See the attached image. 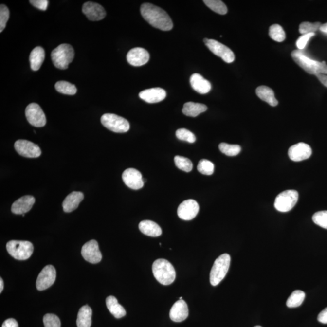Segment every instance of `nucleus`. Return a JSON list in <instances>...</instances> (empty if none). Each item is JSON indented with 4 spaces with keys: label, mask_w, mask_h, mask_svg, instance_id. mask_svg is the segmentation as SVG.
Returning <instances> with one entry per match:
<instances>
[{
    "label": "nucleus",
    "mask_w": 327,
    "mask_h": 327,
    "mask_svg": "<svg viewBox=\"0 0 327 327\" xmlns=\"http://www.w3.org/2000/svg\"><path fill=\"white\" fill-rule=\"evenodd\" d=\"M219 148L220 152L229 157L236 156L241 151V146L239 145H229V144L224 143L220 144Z\"/></svg>",
    "instance_id": "nucleus-34"
},
{
    "label": "nucleus",
    "mask_w": 327,
    "mask_h": 327,
    "mask_svg": "<svg viewBox=\"0 0 327 327\" xmlns=\"http://www.w3.org/2000/svg\"><path fill=\"white\" fill-rule=\"evenodd\" d=\"M199 210V205L196 200H187L182 202L178 207L177 214L180 219L190 220L197 217Z\"/></svg>",
    "instance_id": "nucleus-14"
},
{
    "label": "nucleus",
    "mask_w": 327,
    "mask_h": 327,
    "mask_svg": "<svg viewBox=\"0 0 327 327\" xmlns=\"http://www.w3.org/2000/svg\"><path fill=\"white\" fill-rule=\"evenodd\" d=\"M74 56L75 51L73 47L68 44H60L51 53V58L54 66L61 70L68 69Z\"/></svg>",
    "instance_id": "nucleus-4"
},
{
    "label": "nucleus",
    "mask_w": 327,
    "mask_h": 327,
    "mask_svg": "<svg viewBox=\"0 0 327 327\" xmlns=\"http://www.w3.org/2000/svg\"><path fill=\"white\" fill-rule=\"evenodd\" d=\"M43 323L45 327H61L60 319L54 314H46L44 315Z\"/></svg>",
    "instance_id": "nucleus-39"
},
{
    "label": "nucleus",
    "mask_w": 327,
    "mask_h": 327,
    "mask_svg": "<svg viewBox=\"0 0 327 327\" xmlns=\"http://www.w3.org/2000/svg\"><path fill=\"white\" fill-rule=\"evenodd\" d=\"M149 59V53L145 49L142 48H135L131 49L127 54L128 63L136 67L145 65L148 63Z\"/></svg>",
    "instance_id": "nucleus-18"
},
{
    "label": "nucleus",
    "mask_w": 327,
    "mask_h": 327,
    "mask_svg": "<svg viewBox=\"0 0 327 327\" xmlns=\"http://www.w3.org/2000/svg\"><path fill=\"white\" fill-rule=\"evenodd\" d=\"M166 95L167 93L164 89L160 88L146 89L139 93L141 99L150 104L160 102L164 100Z\"/></svg>",
    "instance_id": "nucleus-21"
},
{
    "label": "nucleus",
    "mask_w": 327,
    "mask_h": 327,
    "mask_svg": "<svg viewBox=\"0 0 327 327\" xmlns=\"http://www.w3.org/2000/svg\"><path fill=\"white\" fill-rule=\"evenodd\" d=\"M82 11L91 21H100L105 18L106 16V12L104 7L96 2L91 1L85 2L83 4Z\"/></svg>",
    "instance_id": "nucleus-16"
},
{
    "label": "nucleus",
    "mask_w": 327,
    "mask_h": 327,
    "mask_svg": "<svg viewBox=\"0 0 327 327\" xmlns=\"http://www.w3.org/2000/svg\"><path fill=\"white\" fill-rule=\"evenodd\" d=\"M81 254L86 261L91 264H97L102 259V254L95 240H91L83 245Z\"/></svg>",
    "instance_id": "nucleus-13"
},
{
    "label": "nucleus",
    "mask_w": 327,
    "mask_h": 327,
    "mask_svg": "<svg viewBox=\"0 0 327 327\" xmlns=\"http://www.w3.org/2000/svg\"><path fill=\"white\" fill-rule=\"evenodd\" d=\"M176 136L180 140L187 141L189 143H195L197 138L192 132L185 128H180L176 132Z\"/></svg>",
    "instance_id": "nucleus-38"
},
{
    "label": "nucleus",
    "mask_w": 327,
    "mask_h": 327,
    "mask_svg": "<svg viewBox=\"0 0 327 327\" xmlns=\"http://www.w3.org/2000/svg\"><path fill=\"white\" fill-rule=\"evenodd\" d=\"M269 36L274 41L282 42L286 39V33L282 26L279 24H273L270 27Z\"/></svg>",
    "instance_id": "nucleus-33"
},
{
    "label": "nucleus",
    "mask_w": 327,
    "mask_h": 327,
    "mask_svg": "<svg viewBox=\"0 0 327 327\" xmlns=\"http://www.w3.org/2000/svg\"><path fill=\"white\" fill-rule=\"evenodd\" d=\"M299 194L294 190H289L280 193L274 201V207L277 211L288 212L295 206L298 202Z\"/></svg>",
    "instance_id": "nucleus-8"
},
{
    "label": "nucleus",
    "mask_w": 327,
    "mask_h": 327,
    "mask_svg": "<svg viewBox=\"0 0 327 327\" xmlns=\"http://www.w3.org/2000/svg\"><path fill=\"white\" fill-rule=\"evenodd\" d=\"M204 42L212 53L221 58L226 63H231L234 61L235 54L227 46L215 39L204 38Z\"/></svg>",
    "instance_id": "nucleus-9"
},
{
    "label": "nucleus",
    "mask_w": 327,
    "mask_h": 327,
    "mask_svg": "<svg viewBox=\"0 0 327 327\" xmlns=\"http://www.w3.org/2000/svg\"><path fill=\"white\" fill-rule=\"evenodd\" d=\"M261 327V326H256V327Z\"/></svg>",
    "instance_id": "nucleus-49"
},
{
    "label": "nucleus",
    "mask_w": 327,
    "mask_h": 327,
    "mask_svg": "<svg viewBox=\"0 0 327 327\" xmlns=\"http://www.w3.org/2000/svg\"><path fill=\"white\" fill-rule=\"evenodd\" d=\"M316 76L318 78L319 81L327 88V76L325 74L323 73H317Z\"/></svg>",
    "instance_id": "nucleus-46"
},
{
    "label": "nucleus",
    "mask_w": 327,
    "mask_h": 327,
    "mask_svg": "<svg viewBox=\"0 0 327 327\" xmlns=\"http://www.w3.org/2000/svg\"><path fill=\"white\" fill-rule=\"evenodd\" d=\"M6 249L12 257L21 261L29 259L34 252L33 244L26 241L12 240L7 242Z\"/></svg>",
    "instance_id": "nucleus-6"
},
{
    "label": "nucleus",
    "mask_w": 327,
    "mask_h": 327,
    "mask_svg": "<svg viewBox=\"0 0 327 327\" xmlns=\"http://www.w3.org/2000/svg\"><path fill=\"white\" fill-rule=\"evenodd\" d=\"M289 157L293 162H299L308 159L311 157L312 150L310 146L306 143H299L292 145L289 150Z\"/></svg>",
    "instance_id": "nucleus-17"
},
{
    "label": "nucleus",
    "mask_w": 327,
    "mask_h": 327,
    "mask_svg": "<svg viewBox=\"0 0 327 327\" xmlns=\"http://www.w3.org/2000/svg\"><path fill=\"white\" fill-rule=\"evenodd\" d=\"M3 288H4V283H3V280L2 279L0 278V293H2V291H3Z\"/></svg>",
    "instance_id": "nucleus-48"
},
{
    "label": "nucleus",
    "mask_w": 327,
    "mask_h": 327,
    "mask_svg": "<svg viewBox=\"0 0 327 327\" xmlns=\"http://www.w3.org/2000/svg\"><path fill=\"white\" fill-rule=\"evenodd\" d=\"M319 30H320L322 32H323V33L327 34V23L322 24Z\"/></svg>",
    "instance_id": "nucleus-47"
},
{
    "label": "nucleus",
    "mask_w": 327,
    "mask_h": 327,
    "mask_svg": "<svg viewBox=\"0 0 327 327\" xmlns=\"http://www.w3.org/2000/svg\"><path fill=\"white\" fill-rule=\"evenodd\" d=\"M122 178L125 184L133 190L140 189L145 184L142 175L135 168L126 169L123 173Z\"/></svg>",
    "instance_id": "nucleus-15"
},
{
    "label": "nucleus",
    "mask_w": 327,
    "mask_h": 327,
    "mask_svg": "<svg viewBox=\"0 0 327 327\" xmlns=\"http://www.w3.org/2000/svg\"><path fill=\"white\" fill-rule=\"evenodd\" d=\"M84 196L80 192H73L67 196L63 202L64 212L70 213L77 209Z\"/></svg>",
    "instance_id": "nucleus-23"
},
{
    "label": "nucleus",
    "mask_w": 327,
    "mask_h": 327,
    "mask_svg": "<svg viewBox=\"0 0 327 327\" xmlns=\"http://www.w3.org/2000/svg\"><path fill=\"white\" fill-rule=\"evenodd\" d=\"M36 199L31 195L24 196L19 198L12 205V213L16 215H24L31 210Z\"/></svg>",
    "instance_id": "nucleus-20"
},
{
    "label": "nucleus",
    "mask_w": 327,
    "mask_h": 327,
    "mask_svg": "<svg viewBox=\"0 0 327 327\" xmlns=\"http://www.w3.org/2000/svg\"><path fill=\"white\" fill-rule=\"evenodd\" d=\"M191 86L198 93L206 94L212 89L211 83L198 73L193 74L190 79Z\"/></svg>",
    "instance_id": "nucleus-22"
},
{
    "label": "nucleus",
    "mask_w": 327,
    "mask_h": 327,
    "mask_svg": "<svg viewBox=\"0 0 327 327\" xmlns=\"http://www.w3.org/2000/svg\"><path fill=\"white\" fill-rule=\"evenodd\" d=\"M56 277V270L49 265L42 270L36 279V287L39 291H43L53 286Z\"/></svg>",
    "instance_id": "nucleus-11"
},
{
    "label": "nucleus",
    "mask_w": 327,
    "mask_h": 327,
    "mask_svg": "<svg viewBox=\"0 0 327 327\" xmlns=\"http://www.w3.org/2000/svg\"><path fill=\"white\" fill-rule=\"evenodd\" d=\"M45 58V52L41 47H36L32 51L30 54L29 60L31 68L34 71H38L43 64Z\"/></svg>",
    "instance_id": "nucleus-25"
},
{
    "label": "nucleus",
    "mask_w": 327,
    "mask_h": 327,
    "mask_svg": "<svg viewBox=\"0 0 327 327\" xmlns=\"http://www.w3.org/2000/svg\"><path fill=\"white\" fill-rule=\"evenodd\" d=\"M101 122L108 129L115 133H126L130 129V124L126 119L113 113L101 116Z\"/></svg>",
    "instance_id": "nucleus-7"
},
{
    "label": "nucleus",
    "mask_w": 327,
    "mask_h": 327,
    "mask_svg": "<svg viewBox=\"0 0 327 327\" xmlns=\"http://www.w3.org/2000/svg\"><path fill=\"white\" fill-rule=\"evenodd\" d=\"M318 320L319 323L327 324V307L319 314Z\"/></svg>",
    "instance_id": "nucleus-44"
},
{
    "label": "nucleus",
    "mask_w": 327,
    "mask_h": 327,
    "mask_svg": "<svg viewBox=\"0 0 327 327\" xmlns=\"http://www.w3.org/2000/svg\"><path fill=\"white\" fill-rule=\"evenodd\" d=\"M189 316V309L184 300L180 299L173 305L170 311L171 320L181 323L185 320Z\"/></svg>",
    "instance_id": "nucleus-19"
},
{
    "label": "nucleus",
    "mask_w": 327,
    "mask_h": 327,
    "mask_svg": "<svg viewBox=\"0 0 327 327\" xmlns=\"http://www.w3.org/2000/svg\"><path fill=\"white\" fill-rule=\"evenodd\" d=\"M231 257L224 254L218 257L215 261L210 274V282L213 286H217L224 279L229 271Z\"/></svg>",
    "instance_id": "nucleus-5"
},
{
    "label": "nucleus",
    "mask_w": 327,
    "mask_h": 327,
    "mask_svg": "<svg viewBox=\"0 0 327 327\" xmlns=\"http://www.w3.org/2000/svg\"><path fill=\"white\" fill-rule=\"evenodd\" d=\"M207 110V106L203 104L188 102L184 104L182 113L187 116L196 117Z\"/></svg>",
    "instance_id": "nucleus-29"
},
{
    "label": "nucleus",
    "mask_w": 327,
    "mask_h": 327,
    "mask_svg": "<svg viewBox=\"0 0 327 327\" xmlns=\"http://www.w3.org/2000/svg\"><path fill=\"white\" fill-rule=\"evenodd\" d=\"M152 271L156 279L164 286L172 284L176 278L174 267L164 259L156 260L153 264Z\"/></svg>",
    "instance_id": "nucleus-3"
},
{
    "label": "nucleus",
    "mask_w": 327,
    "mask_h": 327,
    "mask_svg": "<svg viewBox=\"0 0 327 327\" xmlns=\"http://www.w3.org/2000/svg\"><path fill=\"white\" fill-rule=\"evenodd\" d=\"M92 310L90 307L84 306L79 310L76 324L78 327H91Z\"/></svg>",
    "instance_id": "nucleus-28"
},
{
    "label": "nucleus",
    "mask_w": 327,
    "mask_h": 327,
    "mask_svg": "<svg viewBox=\"0 0 327 327\" xmlns=\"http://www.w3.org/2000/svg\"><path fill=\"white\" fill-rule=\"evenodd\" d=\"M139 229L143 234L148 236L158 237L162 234V230L160 225L152 220H143L139 224Z\"/></svg>",
    "instance_id": "nucleus-24"
},
{
    "label": "nucleus",
    "mask_w": 327,
    "mask_h": 327,
    "mask_svg": "<svg viewBox=\"0 0 327 327\" xmlns=\"http://www.w3.org/2000/svg\"><path fill=\"white\" fill-rule=\"evenodd\" d=\"M291 56L302 69L311 75H316L317 73H323L327 75V65L325 61L319 62L309 58L304 52L301 50L293 51Z\"/></svg>",
    "instance_id": "nucleus-2"
},
{
    "label": "nucleus",
    "mask_w": 327,
    "mask_h": 327,
    "mask_svg": "<svg viewBox=\"0 0 327 327\" xmlns=\"http://www.w3.org/2000/svg\"><path fill=\"white\" fill-rule=\"evenodd\" d=\"M141 14L151 26L164 31L172 30L173 24L167 12L160 7L150 3L141 5Z\"/></svg>",
    "instance_id": "nucleus-1"
},
{
    "label": "nucleus",
    "mask_w": 327,
    "mask_h": 327,
    "mask_svg": "<svg viewBox=\"0 0 327 327\" xmlns=\"http://www.w3.org/2000/svg\"><path fill=\"white\" fill-rule=\"evenodd\" d=\"M256 95L262 101L274 107L278 105V101L274 96L273 91L269 87L261 86L258 87L256 90Z\"/></svg>",
    "instance_id": "nucleus-27"
},
{
    "label": "nucleus",
    "mask_w": 327,
    "mask_h": 327,
    "mask_svg": "<svg viewBox=\"0 0 327 327\" xmlns=\"http://www.w3.org/2000/svg\"><path fill=\"white\" fill-rule=\"evenodd\" d=\"M9 18V10L4 4L0 6V32L3 31Z\"/></svg>",
    "instance_id": "nucleus-41"
},
{
    "label": "nucleus",
    "mask_w": 327,
    "mask_h": 327,
    "mask_svg": "<svg viewBox=\"0 0 327 327\" xmlns=\"http://www.w3.org/2000/svg\"><path fill=\"white\" fill-rule=\"evenodd\" d=\"M15 149L19 155L26 158H38L41 150L38 145L27 140H19L15 143Z\"/></svg>",
    "instance_id": "nucleus-12"
},
{
    "label": "nucleus",
    "mask_w": 327,
    "mask_h": 327,
    "mask_svg": "<svg viewBox=\"0 0 327 327\" xmlns=\"http://www.w3.org/2000/svg\"><path fill=\"white\" fill-rule=\"evenodd\" d=\"M313 221L316 225L324 229H327V211H320L315 213L312 218Z\"/></svg>",
    "instance_id": "nucleus-40"
},
{
    "label": "nucleus",
    "mask_w": 327,
    "mask_h": 327,
    "mask_svg": "<svg viewBox=\"0 0 327 327\" xmlns=\"http://www.w3.org/2000/svg\"><path fill=\"white\" fill-rule=\"evenodd\" d=\"M314 36H315V33H311L302 35L301 36H300L296 41V46L297 48H298V50H303V49L306 48L307 44L308 43L309 39L311 38L312 37Z\"/></svg>",
    "instance_id": "nucleus-42"
},
{
    "label": "nucleus",
    "mask_w": 327,
    "mask_h": 327,
    "mask_svg": "<svg viewBox=\"0 0 327 327\" xmlns=\"http://www.w3.org/2000/svg\"><path fill=\"white\" fill-rule=\"evenodd\" d=\"M214 164L210 161L203 159L200 161L198 165V170L203 175H211L214 172Z\"/></svg>",
    "instance_id": "nucleus-36"
},
{
    "label": "nucleus",
    "mask_w": 327,
    "mask_h": 327,
    "mask_svg": "<svg viewBox=\"0 0 327 327\" xmlns=\"http://www.w3.org/2000/svg\"><path fill=\"white\" fill-rule=\"evenodd\" d=\"M322 24L319 22L315 23L309 22H303L299 26V32L302 35L314 33V32L320 29Z\"/></svg>",
    "instance_id": "nucleus-37"
},
{
    "label": "nucleus",
    "mask_w": 327,
    "mask_h": 327,
    "mask_svg": "<svg viewBox=\"0 0 327 327\" xmlns=\"http://www.w3.org/2000/svg\"><path fill=\"white\" fill-rule=\"evenodd\" d=\"M54 87L58 92L64 94V95H73L77 92L76 86L68 81H58Z\"/></svg>",
    "instance_id": "nucleus-31"
},
{
    "label": "nucleus",
    "mask_w": 327,
    "mask_h": 327,
    "mask_svg": "<svg viewBox=\"0 0 327 327\" xmlns=\"http://www.w3.org/2000/svg\"><path fill=\"white\" fill-rule=\"evenodd\" d=\"M180 299H182V297H180Z\"/></svg>",
    "instance_id": "nucleus-50"
},
{
    "label": "nucleus",
    "mask_w": 327,
    "mask_h": 327,
    "mask_svg": "<svg viewBox=\"0 0 327 327\" xmlns=\"http://www.w3.org/2000/svg\"><path fill=\"white\" fill-rule=\"evenodd\" d=\"M106 306L111 314L116 319H120L125 316L126 311L125 308L118 303L115 296H110L106 300Z\"/></svg>",
    "instance_id": "nucleus-26"
},
{
    "label": "nucleus",
    "mask_w": 327,
    "mask_h": 327,
    "mask_svg": "<svg viewBox=\"0 0 327 327\" xmlns=\"http://www.w3.org/2000/svg\"><path fill=\"white\" fill-rule=\"evenodd\" d=\"M32 5L41 11H46L48 9L49 1L48 0H31L29 1Z\"/></svg>",
    "instance_id": "nucleus-43"
},
{
    "label": "nucleus",
    "mask_w": 327,
    "mask_h": 327,
    "mask_svg": "<svg viewBox=\"0 0 327 327\" xmlns=\"http://www.w3.org/2000/svg\"><path fill=\"white\" fill-rule=\"evenodd\" d=\"M306 294L302 291H295L291 293L287 301V306L289 308H296L303 303Z\"/></svg>",
    "instance_id": "nucleus-30"
},
{
    "label": "nucleus",
    "mask_w": 327,
    "mask_h": 327,
    "mask_svg": "<svg viewBox=\"0 0 327 327\" xmlns=\"http://www.w3.org/2000/svg\"><path fill=\"white\" fill-rule=\"evenodd\" d=\"M2 327H18V324L16 319H8L4 322Z\"/></svg>",
    "instance_id": "nucleus-45"
},
{
    "label": "nucleus",
    "mask_w": 327,
    "mask_h": 327,
    "mask_svg": "<svg viewBox=\"0 0 327 327\" xmlns=\"http://www.w3.org/2000/svg\"><path fill=\"white\" fill-rule=\"evenodd\" d=\"M203 2L209 8L217 14L225 15L227 13L226 5L220 0H204Z\"/></svg>",
    "instance_id": "nucleus-32"
},
{
    "label": "nucleus",
    "mask_w": 327,
    "mask_h": 327,
    "mask_svg": "<svg viewBox=\"0 0 327 327\" xmlns=\"http://www.w3.org/2000/svg\"><path fill=\"white\" fill-rule=\"evenodd\" d=\"M174 160L176 166L179 169L185 172H190L192 170V162L188 158L180 157V156H176Z\"/></svg>",
    "instance_id": "nucleus-35"
},
{
    "label": "nucleus",
    "mask_w": 327,
    "mask_h": 327,
    "mask_svg": "<svg viewBox=\"0 0 327 327\" xmlns=\"http://www.w3.org/2000/svg\"><path fill=\"white\" fill-rule=\"evenodd\" d=\"M26 116L28 122L35 127H41L46 125L45 114L38 104L31 103L27 106Z\"/></svg>",
    "instance_id": "nucleus-10"
}]
</instances>
